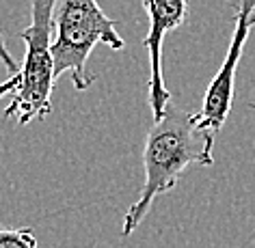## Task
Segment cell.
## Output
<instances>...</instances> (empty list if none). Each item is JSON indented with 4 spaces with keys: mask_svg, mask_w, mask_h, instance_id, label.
Masks as SVG:
<instances>
[{
    "mask_svg": "<svg viewBox=\"0 0 255 248\" xmlns=\"http://www.w3.org/2000/svg\"><path fill=\"white\" fill-rule=\"evenodd\" d=\"M56 0H30V24L20 33L26 54L20 69L0 82V99L11 97L4 121L26 125L43 121L52 112V88L56 82L52 43L56 33Z\"/></svg>",
    "mask_w": 255,
    "mask_h": 248,
    "instance_id": "7a4b0ae2",
    "label": "cell"
},
{
    "mask_svg": "<svg viewBox=\"0 0 255 248\" xmlns=\"http://www.w3.org/2000/svg\"><path fill=\"white\" fill-rule=\"evenodd\" d=\"M214 136L212 130L201 125L199 114L173 106L154 121L143 147L145 183L134 205L124 216V238L136 231L158 196L173 190L188 166H212Z\"/></svg>",
    "mask_w": 255,
    "mask_h": 248,
    "instance_id": "6da1fadb",
    "label": "cell"
},
{
    "mask_svg": "<svg viewBox=\"0 0 255 248\" xmlns=\"http://www.w3.org/2000/svg\"><path fill=\"white\" fill-rule=\"evenodd\" d=\"M253 15H255V0H236V26L232 33L227 54L223 59V65L214 74L212 82L206 88V97L199 114V121L203 128L212 130L219 134V130L225 125V121L232 112L234 104V84H236V72H238L242 52H245L247 37L253 28Z\"/></svg>",
    "mask_w": 255,
    "mask_h": 248,
    "instance_id": "277c9868",
    "label": "cell"
},
{
    "mask_svg": "<svg viewBox=\"0 0 255 248\" xmlns=\"http://www.w3.org/2000/svg\"><path fill=\"white\" fill-rule=\"evenodd\" d=\"M0 63H2L4 67L9 69V74L13 76L17 69H20V65L15 63V59H13V54L9 52V48H7V43H4V37H2V33H0Z\"/></svg>",
    "mask_w": 255,
    "mask_h": 248,
    "instance_id": "52a82bcc",
    "label": "cell"
},
{
    "mask_svg": "<svg viewBox=\"0 0 255 248\" xmlns=\"http://www.w3.org/2000/svg\"><path fill=\"white\" fill-rule=\"evenodd\" d=\"M145 13L149 17V30L143 37V48L149 56V106L154 121L160 119L171 104V91L164 84L162 74V43L171 30L180 28L188 17L186 0H143Z\"/></svg>",
    "mask_w": 255,
    "mask_h": 248,
    "instance_id": "5b68a950",
    "label": "cell"
},
{
    "mask_svg": "<svg viewBox=\"0 0 255 248\" xmlns=\"http://www.w3.org/2000/svg\"><path fill=\"white\" fill-rule=\"evenodd\" d=\"M253 26H255V15H253Z\"/></svg>",
    "mask_w": 255,
    "mask_h": 248,
    "instance_id": "9c48e42d",
    "label": "cell"
},
{
    "mask_svg": "<svg viewBox=\"0 0 255 248\" xmlns=\"http://www.w3.org/2000/svg\"><path fill=\"white\" fill-rule=\"evenodd\" d=\"M249 108H253V110H255V104H249Z\"/></svg>",
    "mask_w": 255,
    "mask_h": 248,
    "instance_id": "ba28073f",
    "label": "cell"
},
{
    "mask_svg": "<svg viewBox=\"0 0 255 248\" xmlns=\"http://www.w3.org/2000/svg\"><path fill=\"white\" fill-rule=\"evenodd\" d=\"M100 43L111 50L124 48L117 22L102 11L98 0H63L56 11L52 43L56 80L69 74L76 91H87L95 82V76L89 72V56Z\"/></svg>",
    "mask_w": 255,
    "mask_h": 248,
    "instance_id": "3957f363",
    "label": "cell"
},
{
    "mask_svg": "<svg viewBox=\"0 0 255 248\" xmlns=\"http://www.w3.org/2000/svg\"><path fill=\"white\" fill-rule=\"evenodd\" d=\"M0 248H39V242L30 227H0Z\"/></svg>",
    "mask_w": 255,
    "mask_h": 248,
    "instance_id": "8992f818",
    "label": "cell"
}]
</instances>
